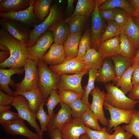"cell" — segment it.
Here are the masks:
<instances>
[{"instance_id":"obj_9","label":"cell","mask_w":139,"mask_h":139,"mask_svg":"<svg viewBox=\"0 0 139 139\" xmlns=\"http://www.w3.org/2000/svg\"><path fill=\"white\" fill-rule=\"evenodd\" d=\"M54 41L53 34L48 30L39 38L34 46L27 47L28 59L37 61L41 60Z\"/></svg>"},{"instance_id":"obj_48","label":"cell","mask_w":139,"mask_h":139,"mask_svg":"<svg viewBox=\"0 0 139 139\" xmlns=\"http://www.w3.org/2000/svg\"><path fill=\"white\" fill-rule=\"evenodd\" d=\"M24 65L15 58L10 55L8 58L3 62L0 64L1 68L6 67L11 68H20L23 67Z\"/></svg>"},{"instance_id":"obj_17","label":"cell","mask_w":139,"mask_h":139,"mask_svg":"<svg viewBox=\"0 0 139 139\" xmlns=\"http://www.w3.org/2000/svg\"><path fill=\"white\" fill-rule=\"evenodd\" d=\"M60 105V109L48 124L47 130L49 132L55 128L60 129L64 124L72 119V111L69 106L62 101Z\"/></svg>"},{"instance_id":"obj_12","label":"cell","mask_w":139,"mask_h":139,"mask_svg":"<svg viewBox=\"0 0 139 139\" xmlns=\"http://www.w3.org/2000/svg\"><path fill=\"white\" fill-rule=\"evenodd\" d=\"M24 120L21 118L13 121L1 125L4 130L10 135H19L24 136L28 139H43V136L33 133L25 125Z\"/></svg>"},{"instance_id":"obj_53","label":"cell","mask_w":139,"mask_h":139,"mask_svg":"<svg viewBox=\"0 0 139 139\" xmlns=\"http://www.w3.org/2000/svg\"><path fill=\"white\" fill-rule=\"evenodd\" d=\"M128 97L133 100H139V85L133 86L132 89L129 92Z\"/></svg>"},{"instance_id":"obj_23","label":"cell","mask_w":139,"mask_h":139,"mask_svg":"<svg viewBox=\"0 0 139 139\" xmlns=\"http://www.w3.org/2000/svg\"><path fill=\"white\" fill-rule=\"evenodd\" d=\"M116 76L114 65L109 58L105 59L101 67L98 70L96 81L106 83L115 79Z\"/></svg>"},{"instance_id":"obj_28","label":"cell","mask_w":139,"mask_h":139,"mask_svg":"<svg viewBox=\"0 0 139 139\" xmlns=\"http://www.w3.org/2000/svg\"><path fill=\"white\" fill-rule=\"evenodd\" d=\"M110 58L114 62L116 72L115 78L113 81L116 83L124 73L132 66V59L119 54Z\"/></svg>"},{"instance_id":"obj_3","label":"cell","mask_w":139,"mask_h":139,"mask_svg":"<svg viewBox=\"0 0 139 139\" xmlns=\"http://www.w3.org/2000/svg\"><path fill=\"white\" fill-rule=\"evenodd\" d=\"M0 44L6 47L10 55L23 65L29 59L27 47L2 28L0 29Z\"/></svg>"},{"instance_id":"obj_52","label":"cell","mask_w":139,"mask_h":139,"mask_svg":"<svg viewBox=\"0 0 139 139\" xmlns=\"http://www.w3.org/2000/svg\"><path fill=\"white\" fill-rule=\"evenodd\" d=\"M127 1L132 6L134 9L132 16L135 18L139 19V0H128Z\"/></svg>"},{"instance_id":"obj_45","label":"cell","mask_w":139,"mask_h":139,"mask_svg":"<svg viewBox=\"0 0 139 139\" xmlns=\"http://www.w3.org/2000/svg\"><path fill=\"white\" fill-rule=\"evenodd\" d=\"M86 133L90 139H111V134L108 133L106 127L103 128L101 131L92 129L86 126Z\"/></svg>"},{"instance_id":"obj_15","label":"cell","mask_w":139,"mask_h":139,"mask_svg":"<svg viewBox=\"0 0 139 139\" xmlns=\"http://www.w3.org/2000/svg\"><path fill=\"white\" fill-rule=\"evenodd\" d=\"M60 129L63 139H79L82 135L86 133V126L81 119L72 118Z\"/></svg>"},{"instance_id":"obj_34","label":"cell","mask_w":139,"mask_h":139,"mask_svg":"<svg viewBox=\"0 0 139 139\" xmlns=\"http://www.w3.org/2000/svg\"><path fill=\"white\" fill-rule=\"evenodd\" d=\"M88 18L83 16L75 15L67 18L65 21L67 23L70 34L82 32Z\"/></svg>"},{"instance_id":"obj_29","label":"cell","mask_w":139,"mask_h":139,"mask_svg":"<svg viewBox=\"0 0 139 139\" xmlns=\"http://www.w3.org/2000/svg\"><path fill=\"white\" fill-rule=\"evenodd\" d=\"M119 8L126 11L132 16L134 11L132 6L126 0H105L98 7L99 10H111Z\"/></svg>"},{"instance_id":"obj_51","label":"cell","mask_w":139,"mask_h":139,"mask_svg":"<svg viewBox=\"0 0 139 139\" xmlns=\"http://www.w3.org/2000/svg\"><path fill=\"white\" fill-rule=\"evenodd\" d=\"M99 12L102 19L108 21H112L113 13L112 9L99 10Z\"/></svg>"},{"instance_id":"obj_26","label":"cell","mask_w":139,"mask_h":139,"mask_svg":"<svg viewBox=\"0 0 139 139\" xmlns=\"http://www.w3.org/2000/svg\"><path fill=\"white\" fill-rule=\"evenodd\" d=\"M30 0H0V13L17 12L29 6Z\"/></svg>"},{"instance_id":"obj_46","label":"cell","mask_w":139,"mask_h":139,"mask_svg":"<svg viewBox=\"0 0 139 139\" xmlns=\"http://www.w3.org/2000/svg\"><path fill=\"white\" fill-rule=\"evenodd\" d=\"M21 118L18 112H13L10 110L0 112V124L1 125L13 121Z\"/></svg>"},{"instance_id":"obj_44","label":"cell","mask_w":139,"mask_h":139,"mask_svg":"<svg viewBox=\"0 0 139 139\" xmlns=\"http://www.w3.org/2000/svg\"><path fill=\"white\" fill-rule=\"evenodd\" d=\"M112 10L113 13L112 21L121 26L127 22L129 14L126 11L119 8H114Z\"/></svg>"},{"instance_id":"obj_4","label":"cell","mask_w":139,"mask_h":139,"mask_svg":"<svg viewBox=\"0 0 139 139\" xmlns=\"http://www.w3.org/2000/svg\"><path fill=\"white\" fill-rule=\"evenodd\" d=\"M61 12L55 5H51L48 15L43 21L36 25L31 31L28 47L33 46L39 38L49 30L50 27L54 23L62 19Z\"/></svg>"},{"instance_id":"obj_60","label":"cell","mask_w":139,"mask_h":139,"mask_svg":"<svg viewBox=\"0 0 139 139\" xmlns=\"http://www.w3.org/2000/svg\"><path fill=\"white\" fill-rule=\"evenodd\" d=\"M105 0H96L97 3L99 6L103 3Z\"/></svg>"},{"instance_id":"obj_18","label":"cell","mask_w":139,"mask_h":139,"mask_svg":"<svg viewBox=\"0 0 139 139\" xmlns=\"http://www.w3.org/2000/svg\"><path fill=\"white\" fill-rule=\"evenodd\" d=\"M24 71V67L20 68H11L8 69L0 68V89L7 94L15 97L14 92L10 88V85L12 88L16 87V84L11 80V76L15 74H20Z\"/></svg>"},{"instance_id":"obj_54","label":"cell","mask_w":139,"mask_h":139,"mask_svg":"<svg viewBox=\"0 0 139 139\" xmlns=\"http://www.w3.org/2000/svg\"><path fill=\"white\" fill-rule=\"evenodd\" d=\"M48 135L51 139H63L60 129L55 128L49 132Z\"/></svg>"},{"instance_id":"obj_1","label":"cell","mask_w":139,"mask_h":139,"mask_svg":"<svg viewBox=\"0 0 139 139\" xmlns=\"http://www.w3.org/2000/svg\"><path fill=\"white\" fill-rule=\"evenodd\" d=\"M38 80V86L41 89L44 100L46 102L51 91L57 90L60 75L53 72L42 60L37 61Z\"/></svg>"},{"instance_id":"obj_55","label":"cell","mask_w":139,"mask_h":139,"mask_svg":"<svg viewBox=\"0 0 139 139\" xmlns=\"http://www.w3.org/2000/svg\"><path fill=\"white\" fill-rule=\"evenodd\" d=\"M10 55L9 51H1L0 52V64L5 61Z\"/></svg>"},{"instance_id":"obj_41","label":"cell","mask_w":139,"mask_h":139,"mask_svg":"<svg viewBox=\"0 0 139 139\" xmlns=\"http://www.w3.org/2000/svg\"><path fill=\"white\" fill-rule=\"evenodd\" d=\"M61 102L62 100L57 90H52L48 98L46 104L50 121L54 116L53 111L54 108L58 103Z\"/></svg>"},{"instance_id":"obj_35","label":"cell","mask_w":139,"mask_h":139,"mask_svg":"<svg viewBox=\"0 0 139 139\" xmlns=\"http://www.w3.org/2000/svg\"><path fill=\"white\" fill-rule=\"evenodd\" d=\"M121 33V26L113 21H108L101 36L100 43L119 35Z\"/></svg>"},{"instance_id":"obj_20","label":"cell","mask_w":139,"mask_h":139,"mask_svg":"<svg viewBox=\"0 0 139 139\" xmlns=\"http://www.w3.org/2000/svg\"><path fill=\"white\" fill-rule=\"evenodd\" d=\"M65 58L63 45L54 43L51 46L48 52L43 56L41 60L47 65L54 66L61 64Z\"/></svg>"},{"instance_id":"obj_6","label":"cell","mask_w":139,"mask_h":139,"mask_svg":"<svg viewBox=\"0 0 139 139\" xmlns=\"http://www.w3.org/2000/svg\"><path fill=\"white\" fill-rule=\"evenodd\" d=\"M0 24L2 28L28 47L31 30L20 23L7 19L1 18Z\"/></svg>"},{"instance_id":"obj_13","label":"cell","mask_w":139,"mask_h":139,"mask_svg":"<svg viewBox=\"0 0 139 139\" xmlns=\"http://www.w3.org/2000/svg\"><path fill=\"white\" fill-rule=\"evenodd\" d=\"M90 93L92 98L90 109L100 123L104 126H107L108 120L105 115L103 108L106 93L98 87H95Z\"/></svg>"},{"instance_id":"obj_10","label":"cell","mask_w":139,"mask_h":139,"mask_svg":"<svg viewBox=\"0 0 139 139\" xmlns=\"http://www.w3.org/2000/svg\"><path fill=\"white\" fill-rule=\"evenodd\" d=\"M103 106L109 112L110 118L108 120V132L112 127H116L123 123L129 124L132 116L133 111L123 109L114 107L105 101Z\"/></svg>"},{"instance_id":"obj_5","label":"cell","mask_w":139,"mask_h":139,"mask_svg":"<svg viewBox=\"0 0 139 139\" xmlns=\"http://www.w3.org/2000/svg\"><path fill=\"white\" fill-rule=\"evenodd\" d=\"M24 77L20 83L16 84V90L29 91L38 87V80L37 61L28 59L25 62Z\"/></svg>"},{"instance_id":"obj_47","label":"cell","mask_w":139,"mask_h":139,"mask_svg":"<svg viewBox=\"0 0 139 139\" xmlns=\"http://www.w3.org/2000/svg\"><path fill=\"white\" fill-rule=\"evenodd\" d=\"M114 133L111 134V139H130L133 135L129 132L125 130L119 126L114 127Z\"/></svg>"},{"instance_id":"obj_31","label":"cell","mask_w":139,"mask_h":139,"mask_svg":"<svg viewBox=\"0 0 139 139\" xmlns=\"http://www.w3.org/2000/svg\"><path fill=\"white\" fill-rule=\"evenodd\" d=\"M52 1L51 0H34V12L41 23L48 15Z\"/></svg>"},{"instance_id":"obj_19","label":"cell","mask_w":139,"mask_h":139,"mask_svg":"<svg viewBox=\"0 0 139 139\" xmlns=\"http://www.w3.org/2000/svg\"><path fill=\"white\" fill-rule=\"evenodd\" d=\"M14 92L15 96L19 95L24 96L28 102L29 109L35 113L38 111L41 104L43 102H46L44 99L41 89L38 86L30 91L18 90Z\"/></svg>"},{"instance_id":"obj_14","label":"cell","mask_w":139,"mask_h":139,"mask_svg":"<svg viewBox=\"0 0 139 139\" xmlns=\"http://www.w3.org/2000/svg\"><path fill=\"white\" fill-rule=\"evenodd\" d=\"M98 6L96 0L94 9L91 14V48L97 49L100 43L101 36L104 31L103 19L99 12Z\"/></svg>"},{"instance_id":"obj_24","label":"cell","mask_w":139,"mask_h":139,"mask_svg":"<svg viewBox=\"0 0 139 139\" xmlns=\"http://www.w3.org/2000/svg\"><path fill=\"white\" fill-rule=\"evenodd\" d=\"M82 36V32L71 34L67 37L63 46L65 58H74L77 57L79 46Z\"/></svg>"},{"instance_id":"obj_16","label":"cell","mask_w":139,"mask_h":139,"mask_svg":"<svg viewBox=\"0 0 139 139\" xmlns=\"http://www.w3.org/2000/svg\"><path fill=\"white\" fill-rule=\"evenodd\" d=\"M34 1L30 0L29 6L25 10L15 12L0 13V17L1 18L10 19L20 23H30L37 18L33 11Z\"/></svg>"},{"instance_id":"obj_2","label":"cell","mask_w":139,"mask_h":139,"mask_svg":"<svg viewBox=\"0 0 139 139\" xmlns=\"http://www.w3.org/2000/svg\"><path fill=\"white\" fill-rule=\"evenodd\" d=\"M107 90L105 101L112 106L120 109L133 111L138 101L130 99L116 86L109 83L105 85Z\"/></svg>"},{"instance_id":"obj_49","label":"cell","mask_w":139,"mask_h":139,"mask_svg":"<svg viewBox=\"0 0 139 139\" xmlns=\"http://www.w3.org/2000/svg\"><path fill=\"white\" fill-rule=\"evenodd\" d=\"M15 97L6 94L0 90V105H12Z\"/></svg>"},{"instance_id":"obj_43","label":"cell","mask_w":139,"mask_h":139,"mask_svg":"<svg viewBox=\"0 0 139 139\" xmlns=\"http://www.w3.org/2000/svg\"><path fill=\"white\" fill-rule=\"evenodd\" d=\"M45 102H43L41 105L38 111L36 113V119L39 121L40 126L41 135L43 136L44 132L47 130V126L50 121L49 116L44 109Z\"/></svg>"},{"instance_id":"obj_50","label":"cell","mask_w":139,"mask_h":139,"mask_svg":"<svg viewBox=\"0 0 139 139\" xmlns=\"http://www.w3.org/2000/svg\"><path fill=\"white\" fill-rule=\"evenodd\" d=\"M131 80L133 86L139 85V62L135 64L132 73Z\"/></svg>"},{"instance_id":"obj_25","label":"cell","mask_w":139,"mask_h":139,"mask_svg":"<svg viewBox=\"0 0 139 139\" xmlns=\"http://www.w3.org/2000/svg\"><path fill=\"white\" fill-rule=\"evenodd\" d=\"M129 14L127 22L121 26V33L126 34L137 50L139 49V28Z\"/></svg>"},{"instance_id":"obj_38","label":"cell","mask_w":139,"mask_h":139,"mask_svg":"<svg viewBox=\"0 0 139 139\" xmlns=\"http://www.w3.org/2000/svg\"><path fill=\"white\" fill-rule=\"evenodd\" d=\"M91 32L89 28L86 30L81 37L79 42L77 57L83 59L87 49L91 48Z\"/></svg>"},{"instance_id":"obj_32","label":"cell","mask_w":139,"mask_h":139,"mask_svg":"<svg viewBox=\"0 0 139 139\" xmlns=\"http://www.w3.org/2000/svg\"><path fill=\"white\" fill-rule=\"evenodd\" d=\"M95 5L94 0H78L73 13L68 18L75 15L88 18L93 11Z\"/></svg>"},{"instance_id":"obj_57","label":"cell","mask_w":139,"mask_h":139,"mask_svg":"<svg viewBox=\"0 0 139 139\" xmlns=\"http://www.w3.org/2000/svg\"><path fill=\"white\" fill-rule=\"evenodd\" d=\"M139 62V49L137 51L136 55L132 60V66Z\"/></svg>"},{"instance_id":"obj_8","label":"cell","mask_w":139,"mask_h":139,"mask_svg":"<svg viewBox=\"0 0 139 139\" xmlns=\"http://www.w3.org/2000/svg\"><path fill=\"white\" fill-rule=\"evenodd\" d=\"M49 68L59 75L62 74H73L89 70L83 59L78 57L74 58H65L61 64L50 66Z\"/></svg>"},{"instance_id":"obj_7","label":"cell","mask_w":139,"mask_h":139,"mask_svg":"<svg viewBox=\"0 0 139 139\" xmlns=\"http://www.w3.org/2000/svg\"><path fill=\"white\" fill-rule=\"evenodd\" d=\"M12 105L17 111L20 117L28 122L30 126L34 128L37 133L42 135L40 128L36 122L35 113L29 109L28 102L26 98L21 95L16 96Z\"/></svg>"},{"instance_id":"obj_36","label":"cell","mask_w":139,"mask_h":139,"mask_svg":"<svg viewBox=\"0 0 139 139\" xmlns=\"http://www.w3.org/2000/svg\"><path fill=\"white\" fill-rule=\"evenodd\" d=\"M81 119L86 126L95 130L100 131L102 129L99 124L98 119L90 108L82 114Z\"/></svg>"},{"instance_id":"obj_56","label":"cell","mask_w":139,"mask_h":139,"mask_svg":"<svg viewBox=\"0 0 139 139\" xmlns=\"http://www.w3.org/2000/svg\"><path fill=\"white\" fill-rule=\"evenodd\" d=\"M75 0H68L67 1V4L66 8L67 13L69 14H71L73 10V4Z\"/></svg>"},{"instance_id":"obj_27","label":"cell","mask_w":139,"mask_h":139,"mask_svg":"<svg viewBox=\"0 0 139 139\" xmlns=\"http://www.w3.org/2000/svg\"><path fill=\"white\" fill-rule=\"evenodd\" d=\"M105 58L95 48H90L87 49L83 59L89 70H98L101 67Z\"/></svg>"},{"instance_id":"obj_40","label":"cell","mask_w":139,"mask_h":139,"mask_svg":"<svg viewBox=\"0 0 139 139\" xmlns=\"http://www.w3.org/2000/svg\"><path fill=\"white\" fill-rule=\"evenodd\" d=\"M90 105L84 103L80 99L70 104L68 106L72 111V117L73 118L81 119L82 114L88 109L90 108Z\"/></svg>"},{"instance_id":"obj_22","label":"cell","mask_w":139,"mask_h":139,"mask_svg":"<svg viewBox=\"0 0 139 139\" xmlns=\"http://www.w3.org/2000/svg\"><path fill=\"white\" fill-rule=\"evenodd\" d=\"M120 38L119 35L100 43L98 51L105 58L119 54Z\"/></svg>"},{"instance_id":"obj_33","label":"cell","mask_w":139,"mask_h":139,"mask_svg":"<svg viewBox=\"0 0 139 139\" xmlns=\"http://www.w3.org/2000/svg\"><path fill=\"white\" fill-rule=\"evenodd\" d=\"M135 64L130 66L122 74L116 83V86L120 87V90L125 95L132 89L133 85L132 82V72Z\"/></svg>"},{"instance_id":"obj_21","label":"cell","mask_w":139,"mask_h":139,"mask_svg":"<svg viewBox=\"0 0 139 139\" xmlns=\"http://www.w3.org/2000/svg\"><path fill=\"white\" fill-rule=\"evenodd\" d=\"M49 30L53 34L54 43L58 44L63 45L71 34L67 23L62 19L53 24Z\"/></svg>"},{"instance_id":"obj_37","label":"cell","mask_w":139,"mask_h":139,"mask_svg":"<svg viewBox=\"0 0 139 139\" xmlns=\"http://www.w3.org/2000/svg\"><path fill=\"white\" fill-rule=\"evenodd\" d=\"M98 70L91 68L88 71L89 79L87 85L84 87L85 93L81 99L82 102L87 105H90L88 100L89 94L95 88L94 83L96 81L97 73Z\"/></svg>"},{"instance_id":"obj_62","label":"cell","mask_w":139,"mask_h":139,"mask_svg":"<svg viewBox=\"0 0 139 139\" xmlns=\"http://www.w3.org/2000/svg\"><path fill=\"white\" fill-rule=\"evenodd\" d=\"M138 108L139 109V100L138 101Z\"/></svg>"},{"instance_id":"obj_59","label":"cell","mask_w":139,"mask_h":139,"mask_svg":"<svg viewBox=\"0 0 139 139\" xmlns=\"http://www.w3.org/2000/svg\"><path fill=\"white\" fill-rule=\"evenodd\" d=\"M79 139H90V138L87 133H85L82 135Z\"/></svg>"},{"instance_id":"obj_39","label":"cell","mask_w":139,"mask_h":139,"mask_svg":"<svg viewBox=\"0 0 139 139\" xmlns=\"http://www.w3.org/2000/svg\"><path fill=\"white\" fill-rule=\"evenodd\" d=\"M122 127L125 131L129 132L139 139V111L133 110L129 123L123 125Z\"/></svg>"},{"instance_id":"obj_30","label":"cell","mask_w":139,"mask_h":139,"mask_svg":"<svg viewBox=\"0 0 139 139\" xmlns=\"http://www.w3.org/2000/svg\"><path fill=\"white\" fill-rule=\"evenodd\" d=\"M119 36V54L132 59L136 55L137 49L126 34L121 33Z\"/></svg>"},{"instance_id":"obj_11","label":"cell","mask_w":139,"mask_h":139,"mask_svg":"<svg viewBox=\"0 0 139 139\" xmlns=\"http://www.w3.org/2000/svg\"><path fill=\"white\" fill-rule=\"evenodd\" d=\"M88 70L76 74L60 75V79L58 84V90H70L80 94L83 95L85 91L82 88L81 81L83 76L88 72Z\"/></svg>"},{"instance_id":"obj_42","label":"cell","mask_w":139,"mask_h":139,"mask_svg":"<svg viewBox=\"0 0 139 139\" xmlns=\"http://www.w3.org/2000/svg\"><path fill=\"white\" fill-rule=\"evenodd\" d=\"M57 92L62 101L68 105L83 97L81 94L70 90H58Z\"/></svg>"},{"instance_id":"obj_61","label":"cell","mask_w":139,"mask_h":139,"mask_svg":"<svg viewBox=\"0 0 139 139\" xmlns=\"http://www.w3.org/2000/svg\"><path fill=\"white\" fill-rule=\"evenodd\" d=\"M134 21L135 23L137 25L139 28V19L135 18Z\"/></svg>"},{"instance_id":"obj_58","label":"cell","mask_w":139,"mask_h":139,"mask_svg":"<svg viewBox=\"0 0 139 139\" xmlns=\"http://www.w3.org/2000/svg\"><path fill=\"white\" fill-rule=\"evenodd\" d=\"M11 108L10 106L0 105V112L10 110Z\"/></svg>"}]
</instances>
